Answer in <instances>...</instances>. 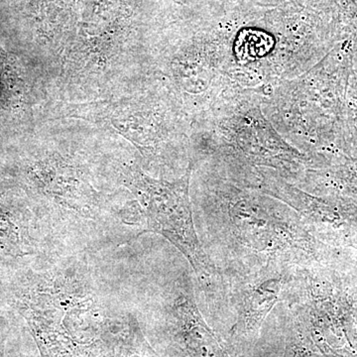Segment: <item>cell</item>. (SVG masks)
<instances>
[{
  "label": "cell",
  "mask_w": 357,
  "mask_h": 357,
  "mask_svg": "<svg viewBox=\"0 0 357 357\" xmlns=\"http://www.w3.org/2000/svg\"><path fill=\"white\" fill-rule=\"evenodd\" d=\"M132 185L144 206L146 229L142 234L155 232L166 237L185 256L197 273L210 275L211 263L202 248L192 222L187 181L163 184L134 174Z\"/></svg>",
  "instance_id": "obj_2"
},
{
  "label": "cell",
  "mask_w": 357,
  "mask_h": 357,
  "mask_svg": "<svg viewBox=\"0 0 357 357\" xmlns=\"http://www.w3.org/2000/svg\"><path fill=\"white\" fill-rule=\"evenodd\" d=\"M354 119H356V126H354V128H356V149H357V100H356V114H354Z\"/></svg>",
  "instance_id": "obj_5"
},
{
  "label": "cell",
  "mask_w": 357,
  "mask_h": 357,
  "mask_svg": "<svg viewBox=\"0 0 357 357\" xmlns=\"http://www.w3.org/2000/svg\"><path fill=\"white\" fill-rule=\"evenodd\" d=\"M340 180L344 182L345 187L347 188L352 195L357 196V165L347 166L344 170L340 171Z\"/></svg>",
  "instance_id": "obj_4"
},
{
  "label": "cell",
  "mask_w": 357,
  "mask_h": 357,
  "mask_svg": "<svg viewBox=\"0 0 357 357\" xmlns=\"http://www.w3.org/2000/svg\"><path fill=\"white\" fill-rule=\"evenodd\" d=\"M177 340L189 357H229L206 326L191 297L181 296L174 303Z\"/></svg>",
  "instance_id": "obj_3"
},
{
  "label": "cell",
  "mask_w": 357,
  "mask_h": 357,
  "mask_svg": "<svg viewBox=\"0 0 357 357\" xmlns=\"http://www.w3.org/2000/svg\"><path fill=\"white\" fill-rule=\"evenodd\" d=\"M35 289L30 316L45 357H83L96 340L100 301L88 280L76 272L53 271Z\"/></svg>",
  "instance_id": "obj_1"
}]
</instances>
